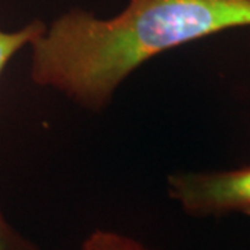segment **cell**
<instances>
[{"instance_id": "6da1fadb", "label": "cell", "mask_w": 250, "mask_h": 250, "mask_svg": "<svg viewBox=\"0 0 250 250\" xmlns=\"http://www.w3.org/2000/svg\"><path fill=\"white\" fill-rule=\"evenodd\" d=\"M238 27H250V0H129L107 20L74 9L31 45V80L100 111L150 59Z\"/></svg>"}, {"instance_id": "7a4b0ae2", "label": "cell", "mask_w": 250, "mask_h": 250, "mask_svg": "<svg viewBox=\"0 0 250 250\" xmlns=\"http://www.w3.org/2000/svg\"><path fill=\"white\" fill-rule=\"evenodd\" d=\"M168 196L190 217L250 215V167L213 172H175Z\"/></svg>"}, {"instance_id": "3957f363", "label": "cell", "mask_w": 250, "mask_h": 250, "mask_svg": "<svg viewBox=\"0 0 250 250\" xmlns=\"http://www.w3.org/2000/svg\"><path fill=\"white\" fill-rule=\"evenodd\" d=\"M46 25L35 20L17 31H1L0 29V77L6 70L7 64L16 54L25 46H31L36 38L43 34Z\"/></svg>"}, {"instance_id": "277c9868", "label": "cell", "mask_w": 250, "mask_h": 250, "mask_svg": "<svg viewBox=\"0 0 250 250\" xmlns=\"http://www.w3.org/2000/svg\"><path fill=\"white\" fill-rule=\"evenodd\" d=\"M82 250H160L150 248L129 235L111 231L95 229L82 242Z\"/></svg>"}, {"instance_id": "5b68a950", "label": "cell", "mask_w": 250, "mask_h": 250, "mask_svg": "<svg viewBox=\"0 0 250 250\" xmlns=\"http://www.w3.org/2000/svg\"><path fill=\"white\" fill-rule=\"evenodd\" d=\"M0 250H41V248L17 231L0 210Z\"/></svg>"}]
</instances>
